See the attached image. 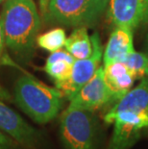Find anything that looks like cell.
<instances>
[{"label": "cell", "mask_w": 148, "mask_h": 149, "mask_svg": "<svg viewBox=\"0 0 148 149\" xmlns=\"http://www.w3.org/2000/svg\"><path fill=\"white\" fill-rule=\"evenodd\" d=\"M0 18L9 48L18 54L31 52L40 28L34 0H7Z\"/></svg>", "instance_id": "cell-1"}, {"label": "cell", "mask_w": 148, "mask_h": 149, "mask_svg": "<svg viewBox=\"0 0 148 149\" xmlns=\"http://www.w3.org/2000/svg\"><path fill=\"white\" fill-rule=\"evenodd\" d=\"M64 94L30 75L19 77L15 86V101L35 122L45 124L62 109Z\"/></svg>", "instance_id": "cell-2"}, {"label": "cell", "mask_w": 148, "mask_h": 149, "mask_svg": "<svg viewBox=\"0 0 148 149\" xmlns=\"http://www.w3.org/2000/svg\"><path fill=\"white\" fill-rule=\"evenodd\" d=\"M96 124L93 112L68 106L60 119V136L65 149H95Z\"/></svg>", "instance_id": "cell-3"}, {"label": "cell", "mask_w": 148, "mask_h": 149, "mask_svg": "<svg viewBox=\"0 0 148 149\" xmlns=\"http://www.w3.org/2000/svg\"><path fill=\"white\" fill-rule=\"evenodd\" d=\"M98 0H49L44 18L67 26H86L97 21L105 10Z\"/></svg>", "instance_id": "cell-4"}, {"label": "cell", "mask_w": 148, "mask_h": 149, "mask_svg": "<svg viewBox=\"0 0 148 149\" xmlns=\"http://www.w3.org/2000/svg\"><path fill=\"white\" fill-rule=\"evenodd\" d=\"M107 124H114V132L108 149H129L140 139L142 132L148 131V112L116 113L104 118Z\"/></svg>", "instance_id": "cell-5"}, {"label": "cell", "mask_w": 148, "mask_h": 149, "mask_svg": "<svg viewBox=\"0 0 148 149\" xmlns=\"http://www.w3.org/2000/svg\"><path fill=\"white\" fill-rule=\"evenodd\" d=\"M91 44H92V54L86 59L75 60L72 65L70 76L64 82L56 84V88L60 90L70 100L77 91L87 83L95 73L103 56V49L100 42L99 36L97 33H94L90 37Z\"/></svg>", "instance_id": "cell-6"}, {"label": "cell", "mask_w": 148, "mask_h": 149, "mask_svg": "<svg viewBox=\"0 0 148 149\" xmlns=\"http://www.w3.org/2000/svg\"><path fill=\"white\" fill-rule=\"evenodd\" d=\"M69 106L94 112L112 101L110 91L104 78V68L99 66L95 73L71 98Z\"/></svg>", "instance_id": "cell-7"}, {"label": "cell", "mask_w": 148, "mask_h": 149, "mask_svg": "<svg viewBox=\"0 0 148 149\" xmlns=\"http://www.w3.org/2000/svg\"><path fill=\"white\" fill-rule=\"evenodd\" d=\"M0 130L26 148L36 149L40 142V135L37 130L30 126L19 115L1 101Z\"/></svg>", "instance_id": "cell-8"}, {"label": "cell", "mask_w": 148, "mask_h": 149, "mask_svg": "<svg viewBox=\"0 0 148 149\" xmlns=\"http://www.w3.org/2000/svg\"><path fill=\"white\" fill-rule=\"evenodd\" d=\"M109 17L116 27L134 30L148 22V0H110Z\"/></svg>", "instance_id": "cell-9"}, {"label": "cell", "mask_w": 148, "mask_h": 149, "mask_svg": "<svg viewBox=\"0 0 148 149\" xmlns=\"http://www.w3.org/2000/svg\"><path fill=\"white\" fill-rule=\"evenodd\" d=\"M104 78L112 96V101H117L131 90L136 78L123 62H115L103 65Z\"/></svg>", "instance_id": "cell-10"}, {"label": "cell", "mask_w": 148, "mask_h": 149, "mask_svg": "<svg viewBox=\"0 0 148 149\" xmlns=\"http://www.w3.org/2000/svg\"><path fill=\"white\" fill-rule=\"evenodd\" d=\"M134 51L133 30L127 27H116L110 36L103 52L104 65L115 62H123L126 57Z\"/></svg>", "instance_id": "cell-11"}, {"label": "cell", "mask_w": 148, "mask_h": 149, "mask_svg": "<svg viewBox=\"0 0 148 149\" xmlns=\"http://www.w3.org/2000/svg\"><path fill=\"white\" fill-rule=\"evenodd\" d=\"M123 111L137 113L148 112V75L141 78L140 85L130 90L116 101L115 105L104 116V118Z\"/></svg>", "instance_id": "cell-12"}, {"label": "cell", "mask_w": 148, "mask_h": 149, "mask_svg": "<svg viewBox=\"0 0 148 149\" xmlns=\"http://www.w3.org/2000/svg\"><path fill=\"white\" fill-rule=\"evenodd\" d=\"M75 59L67 50H57L52 52L46 60L44 70L55 84L65 81L70 76L72 65Z\"/></svg>", "instance_id": "cell-13"}, {"label": "cell", "mask_w": 148, "mask_h": 149, "mask_svg": "<svg viewBox=\"0 0 148 149\" xmlns=\"http://www.w3.org/2000/svg\"><path fill=\"white\" fill-rule=\"evenodd\" d=\"M65 50L75 60L86 59L92 54V44L87 28L81 26L76 28L65 42Z\"/></svg>", "instance_id": "cell-14"}, {"label": "cell", "mask_w": 148, "mask_h": 149, "mask_svg": "<svg viewBox=\"0 0 148 149\" xmlns=\"http://www.w3.org/2000/svg\"><path fill=\"white\" fill-rule=\"evenodd\" d=\"M65 40L67 36L65 30H63L62 28H55L40 36H38L36 42L38 45L42 49L52 53L62 49V47L65 46Z\"/></svg>", "instance_id": "cell-15"}, {"label": "cell", "mask_w": 148, "mask_h": 149, "mask_svg": "<svg viewBox=\"0 0 148 149\" xmlns=\"http://www.w3.org/2000/svg\"><path fill=\"white\" fill-rule=\"evenodd\" d=\"M123 63L136 79L148 75V54L134 51L126 57Z\"/></svg>", "instance_id": "cell-16"}, {"label": "cell", "mask_w": 148, "mask_h": 149, "mask_svg": "<svg viewBox=\"0 0 148 149\" xmlns=\"http://www.w3.org/2000/svg\"><path fill=\"white\" fill-rule=\"evenodd\" d=\"M0 149H17V142L0 130Z\"/></svg>", "instance_id": "cell-17"}, {"label": "cell", "mask_w": 148, "mask_h": 149, "mask_svg": "<svg viewBox=\"0 0 148 149\" xmlns=\"http://www.w3.org/2000/svg\"><path fill=\"white\" fill-rule=\"evenodd\" d=\"M5 45V37H4V32H3V27L1 23V18H0V60H1L2 53H3V48Z\"/></svg>", "instance_id": "cell-18"}, {"label": "cell", "mask_w": 148, "mask_h": 149, "mask_svg": "<svg viewBox=\"0 0 148 149\" xmlns=\"http://www.w3.org/2000/svg\"><path fill=\"white\" fill-rule=\"evenodd\" d=\"M39 3H40V13H42V15L44 17L47 12V7H48L49 0H39Z\"/></svg>", "instance_id": "cell-19"}, {"label": "cell", "mask_w": 148, "mask_h": 149, "mask_svg": "<svg viewBox=\"0 0 148 149\" xmlns=\"http://www.w3.org/2000/svg\"><path fill=\"white\" fill-rule=\"evenodd\" d=\"M0 99H4V100L11 99V95L9 94V93L5 88H3L1 86H0Z\"/></svg>", "instance_id": "cell-20"}, {"label": "cell", "mask_w": 148, "mask_h": 149, "mask_svg": "<svg viewBox=\"0 0 148 149\" xmlns=\"http://www.w3.org/2000/svg\"><path fill=\"white\" fill-rule=\"evenodd\" d=\"M98 1L100 2V3H102V4L105 6V7H107V4L109 3V1L110 0H98Z\"/></svg>", "instance_id": "cell-21"}, {"label": "cell", "mask_w": 148, "mask_h": 149, "mask_svg": "<svg viewBox=\"0 0 148 149\" xmlns=\"http://www.w3.org/2000/svg\"><path fill=\"white\" fill-rule=\"evenodd\" d=\"M1 1H2V0H0V2H1Z\"/></svg>", "instance_id": "cell-22"}, {"label": "cell", "mask_w": 148, "mask_h": 149, "mask_svg": "<svg viewBox=\"0 0 148 149\" xmlns=\"http://www.w3.org/2000/svg\"><path fill=\"white\" fill-rule=\"evenodd\" d=\"M147 132H148V131H147Z\"/></svg>", "instance_id": "cell-23"}]
</instances>
